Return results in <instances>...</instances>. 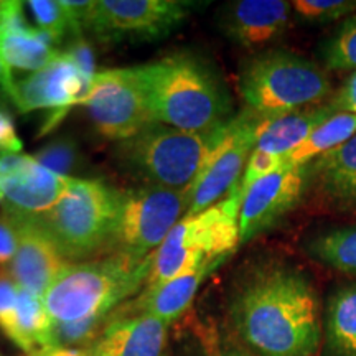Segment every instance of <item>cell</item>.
<instances>
[{"label": "cell", "mask_w": 356, "mask_h": 356, "mask_svg": "<svg viewBox=\"0 0 356 356\" xmlns=\"http://www.w3.org/2000/svg\"><path fill=\"white\" fill-rule=\"evenodd\" d=\"M229 318L254 356H315L322 345L317 291L296 267L264 264L249 270L231 297Z\"/></svg>", "instance_id": "6da1fadb"}, {"label": "cell", "mask_w": 356, "mask_h": 356, "mask_svg": "<svg viewBox=\"0 0 356 356\" xmlns=\"http://www.w3.org/2000/svg\"><path fill=\"white\" fill-rule=\"evenodd\" d=\"M132 70L154 124L204 132L229 121L225 88L202 58L177 53Z\"/></svg>", "instance_id": "7a4b0ae2"}, {"label": "cell", "mask_w": 356, "mask_h": 356, "mask_svg": "<svg viewBox=\"0 0 356 356\" xmlns=\"http://www.w3.org/2000/svg\"><path fill=\"white\" fill-rule=\"evenodd\" d=\"M152 256L132 261L121 254L74 262L44 293L53 322H74L91 315H111L145 286Z\"/></svg>", "instance_id": "3957f363"}, {"label": "cell", "mask_w": 356, "mask_h": 356, "mask_svg": "<svg viewBox=\"0 0 356 356\" xmlns=\"http://www.w3.org/2000/svg\"><path fill=\"white\" fill-rule=\"evenodd\" d=\"M226 124L204 132L150 124L131 139L118 142L115 162L144 185L190 190L208 155L225 134Z\"/></svg>", "instance_id": "277c9868"}, {"label": "cell", "mask_w": 356, "mask_h": 356, "mask_svg": "<svg viewBox=\"0 0 356 356\" xmlns=\"http://www.w3.org/2000/svg\"><path fill=\"white\" fill-rule=\"evenodd\" d=\"M238 88L249 111L275 118L322 101L332 84L314 61L292 51L267 50L244 61Z\"/></svg>", "instance_id": "5b68a950"}, {"label": "cell", "mask_w": 356, "mask_h": 356, "mask_svg": "<svg viewBox=\"0 0 356 356\" xmlns=\"http://www.w3.org/2000/svg\"><path fill=\"white\" fill-rule=\"evenodd\" d=\"M121 191L101 180L70 178L56 207L38 218L70 262L109 254Z\"/></svg>", "instance_id": "8992f818"}, {"label": "cell", "mask_w": 356, "mask_h": 356, "mask_svg": "<svg viewBox=\"0 0 356 356\" xmlns=\"http://www.w3.org/2000/svg\"><path fill=\"white\" fill-rule=\"evenodd\" d=\"M188 191L150 185L121 191L109 254H121L132 261L152 256L184 213L186 215Z\"/></svg>", "instance_id": "52a82bcc"}, {"label": "cell", "mask_w": 356, "mask_h": 356, "mask_svg": "<svg viewBox=\"0 0 356 356\" xmlns=\"http://www.w3.org/2000/svg\"><path fill=\"white\" fill-rule=\"evenodd\" d=\"M262 115L244 111L226 124L225 134L203 163L190 186V203L185 216H195L221 202L241 181L252 152Z\"/></svg>", "instance_id": "ba28073f"}, {"label": "cell", "mask_w": 356, "mask_h": 356, "mask_svg": "<svg viewBox=\"0 0 356 356\" xmlns=\"http://www.w3.org/2000/svg\"><path fill=\"white\" fill-rule=\"evenodd\" d=\"M190 7L178 0H92L83 29L108 43L155 40L180 25Z\"/></svg>", "instance_id": "9c48e42d"}, {"label": "cell", "mask_w": 356, "mask_h": 356, "mask_svg": "<svg viewBox=\"0 0 356 356\" xmlns=\"http://www.w3.org/2000/svg\"><path fill=\"white\" fill-rule=\"evenodd\" d=\"M83 106L96 131L111 140L131 139L154 124L132 68L97 73Z\"/></svg>", "instance_id": "30bf717a"}, {"label": "cell", "mask_w": 356, "mask_h": 356, "mask_svg": "<svg viewBox=\"0 0 356 356\" xmlns=\"http://www.w3.org/2000/svg\"><path fill=\"white\" fill-rule=\"evenodd\" d=\"M91 83L68 53L60 51L43 70L15 79V108L24 114L51 111L42 129V134H47L63 121L74 104H83Z\"/></svg>", "instance_id": "8fae6325"}, {"label": "cell", "mask_w": 356, "mask_h": 356, "mask_svg": "<svg viewBox=\"0 0 356 356\" xmlns=\"http://www.w3.org/2000/svg\"><path fill=\"white\" fill-rule=\"evenodd\" d=\"M70 178L48 170L32 155L2 157L0 190L3 193V210L19 216L43 218L63 197Z\"/></svg>", "instance_id": "7c38bea8"}, {"label": "cell", "mask_w": 356, "mask_h": 356, "mask_svg": "<svg viewBox=\"0 0 356 356\" xmlns=\"http://www.w3.org/2000/svg\"><path fill=\"white\" fill-rule=\"evenodd\" d=\"M309 186V165H284L256 181L243 197L239 211L241 244L274 226L299 204Z\"/></svg>", "instance_id": "4fadbf2b"}, {"label": "cell", "mask_w": 356, "mask_h": 356, "mask_svg": "<svg viewBox=\"0 0 356 356\" xmlns=\"http://www.w3.org/2000/svg\"><path fill=\"white\" fill-rule=\"evenodd\" d=\"M13 218L19 229V248L8 270L20 287L43 299L48 289L73 262L63 256L38 218Z\"/></svg>", "instance_id": "5bb4252c"}, {"label": "cell", "mask_w": 356, "mask_h": 356, "mask_svg": "<svg viewBox=\"0 0 356 356\" xmlns=\"http://www.w3.org/2000/svg\"><path fill=\"white\" fill-rule=\"evenodd\" d=\"M292 2L238 0L222 8L221 30L244 48L264 47L282 37L291 22Z\"/></svg>", "instance_id": "9a60e30c"}, {"label": "cell", "mask_w": 356, "mask_h": 356, "mask_svg": "<svg viewBox=\"0 0 356 356\" xmlns=\"http://www.w3.org/2000/svg\"><path fill=\"white\" fill-rule=\"evenodd\" d=\"M168 323L154 315H111L88 356H165Z\"/></svg>", "instance_id": "2e32d148"}, {"label": "cell", "mask_w": 356, "mask_h": 356, "mask_svg": "<svg viewBox=\"0 0 356 356\" xmlns=\"http://www.w3.org/2000/svg\"><path fill=\"white\" fill-rule=\"evenodd\" d=\"M225 259H208L203 264L191 267L178 277L168 280L152 292H140L136 300L129 302L119 310H114V315H154L170 325L173 320L185 314L190 309L191 302L202 287L203 280Z\"/></svg>", "instance_id": "e0dca14e"}, {"label": "cell", "mask_w": 356, "mask_h": 356, "mask_svg": "<svg viewBox=\"0 0 356 356\" xmlns=\"http://www.w3.org/2000/svg\"><path fill=\"white\" fill-rule=\"evenodd\" d=\"M309 185L332 208L356 211V136L309 163Z\"/></svg>", "instance_id": "ac0fdd59"}, {"label": "cell", "mask_w": 356, "mask_h": 356, "mask_svg": "<svg viewBox=\"0 0 356 356\" xmlns=\"http://www.w3.org/2000/svg\"><path fill=\"white\" fill-rule=\"evenodd\" d=\"M337 113L330 106H310L275 118H261L256 134L257 152L286 157L302 142L309 139L312 132Z\"/></svg>", "instance_id": "d6986e66"}, {"label": "cell", "mask_w": 356, "mask_h": 356, "mask_svg": "<svg viewBox=\"0 0 356 356\" xmlns=\"http://www.w3.org/2000/svg\"><path fill=\"white\" fill-rule=\"evenodd\" d=\"M56 44L37 26H30L24 19V7L15 12L0 30V53L3 61L15 74H30L43 70L58 53Z\"/></svg>", "instance_id": "ffe728a7"}, {"label": "cell", "mask_w": 356, "mask_h": 356, "mask_svg": "<svg viewBox=\"0 0 356 356\" xmlns=\"http://www.w3.org/2000/svg\"><path fill=\"white\" fill-rule=\"evenodd\" d=\"M328 356H356V284L333 293L323 323Z\"/></svg>", "instance_id": "44dd1931"}, {"label": "cell", "mask_w": 356, "mask_h": 356, "mask_svg": "<svg viewBox=\"0 0 356 356\" xmlns=\"http://www.w3.org/2000/svg\"><path fill=\"white\" fill-rule=\"evenodd\" d=\"M53 320L42 297L19 286L15 309V328L10 340L26 355L51 346Z\"/></svg>", "instance_id": "7402d4cb"}, {"label": "cell", "mask_w": 356, "mask_h": 356, "mask_svg": "<svg viewBox=\"0 0 356 356\" xmlns=\"http://www.w3.org/2000/svg\"><path fill=\"white\" fill-rule=\"evenodd\" d=\"M353 136H356V114L337 111L310 134L309 139L286 155V163L293 167L309 165L323 154L343 145Z\"/></svg>", "instance_id": "603a6c76"}, {"label": "cell", "mask_w": 356, "mask_h": 356, "mask_svg": "<svg viewBox=\"0 0 356 356\" xmlns=\"http://www.w3.org/2000/svg\"><path fill=\"white\" fill-rule=\"evenodd\" d=\"M314 259L341 274L356 275V226L332 229L309 243Z\"/></svg>", "instance_id": "cb8c5ba5"}, {"label": "cell", "mask_w": 356, "mask_h": 356, "mask_svg": "<svg viewBox=\"0 0 356 356\" xmlns=\"http://www.w3.org/2000/svg\"><path fill=\"white\" fill-rule=\"evenodd\" d=\"M25 6L32 13L37 29L48 35L55 44L63 42L66 35L81 37V33L76 32L71 22L63 0H30Z\"/></svg>", "instance_id": "d4e9b609"}, {"label": "cell", "mask_w": 356, "mask_h": 356, "mask_svg": "<svg viewBox=\"0 0 356 356\" xmlns=\"http://www.w3.org/2000/svg\"><path fill=\"white\" fill-rule=\"evenodd\" d=\"M111 315H91L74 322H53L51 345L65 346V348L91 346L109 323Z\"/></svg>", "instance_id": "484cf974"}, {"label": "cell", "mask_w": 356, "mask_h": 356, "mask_svg": "<svg viewBox=\"0 0 356 356\" xmlns=\"http://www.w3.org/2000/svg\"><path fill=\"white\" fill-rule=\"evenodd\" d=\"M323 60L328 70L356 73V12L346 17L335 35L325 43Z\"/></svg>", "instance_id": "4316f807"}, {"label": "cell", "mask_w": 356, "mask_h": 356, "mask_svg": "<svg viewBox=\"0 0 356 356\" xmlns=\"http://www.w3.org/2000/svg\"><path fill=\"white\" fill-rule=\"evenodd\" d=\"M292 10L309 24H330L356 12V0H296Z\"/></svg>", "instance_id": "83f0119b"}, {"label": "cell", "mask_w": 356, "mask_h": 356, "mask_svg": "<svg viewBox=\"0 0 356 356\" xmlns=\"http://www.w3.org/2000/svg\"><path fill=\"white\" fill-rule=\"evenodd\" d=\"M78 147L68 137L63 139H55L48 142L43 149H40L35 160L47 167L53 173L61 177H70V173L76 168L78 163Z\"/></svg>", "instance_id": "f1b7e54d"}, {"label": "cell", "mask_w": 356, "mask_h": 356, "mask_svg": "<svg viewBox=\"0 0 356 356\" xmlns=\"http://www.w3.org/2000/svg\"><path fill=\"white\" fill-rule=\"evenodd\" d=\"M284 165H286V157H279V155H270L254 150L251 157H249L246 170H244L241 181H239V191H241L243 197L256 181L262 180V178L270 175V173L280 170Z\"/></svg>", "instance_id": "f546056e"}, {"label": "cell", "mask_w": 356, "mask_h": 356, "mask_svg": "<svg viewBox=\"0 0 356 356\" xmlns=\"http://www.w3.org/2000/svg\"><path fill=\"white\" fill-rule=\"evenodd\" d=\"M19 284L10 270H0V330L7 338H12L15 328V309Z\"/></svg>", "instance_id": "4dcf8cb0"}, {"label": "cell", "mask_w": 356, "mask_h": 356, "mask_svg": "<svg viewBox=\"0 0 356 356\" xmlns=\"http://www.w3.org/2000/svg\"><path fill=\"white\" fill-rule=\"evenodd\" d=\"M19 248V229L12 213L0 211V270L10 269Z\"/></svg>", "instance_id": "1f68e13d"}, {"label": "cell", "mask_w": 356, "mask_h": 356, "mask_svg": "<svg viewBox=\"0 0 356 356\" xmlns=\"http://www.w3.org/2000/svg\"><path fill=\"white\" fill-rule=\"evenodd\" d=\"M200 337H202L204 356H254L241 343L226 340L216 330H204Z\"/></svg>", "instance_id": "d6a6232c"}, {"label": "cell", "mask_w": 356, "mask_h": 356, "mask_svg": "<svg viewBox=\"0 0 356 356\" xmlns=\"http://www.w3.org/2000/svg\"><path fill=\"white\" fill-rule=\"evenodd\" d=\"M68 53L71 60L76 63L79 71L84 74V78H88L89 81H92L96 76V61H95V53H92V48L89 47L88 42H84L83 37H76L73 42L70 43Z\"/></svg>", "instance_id": "836d02e7"}, {"label": "cell", "mask_w": 356, "mask_h": 356, "mask_svg": "<svg viewBox=\"0 0 356 356\" xmlns=\"http://www.w3.org/2000/svg\"><path fill=\"white\" fill-rule=\"evenodd\" d=\"M22 149H24V144L15 131L10 111L0 109V159L20 154Z\"/></svg>", "instance_id": "e575fe53"}, {"label": "cell", "mask_w": 356, "mask_h": 356, "mask_svg": "<svg viewBox=\"0 0 356 356\" xmlns=\"http://www.w3.org/2000/svg\"><path fill=\"white\" fill-rule=\"evenodd\" d=\"M15 108V78L0 53V109Z\"/></svg>", "instance_id": "d590c367"}, {"label": "cell", "mask_w": 356, "mask_h": 356, "mask_svg": "<svg viewBox=\"0 0 356 356\" xmlns=\"http://www.w3.org/2000/svg\"><path fill=\"white\" fill-rule=\"evenodd\" d=\"M337 111H345V113H355L356 114V73L351 76L338 96L333 101Z\"/></svg>", "instance_id": "8d00e7d4"}, {"label": "cell", "mask_w": 356, "mask_h": 356, "mask_svg": "<svg viewBox=\"0 0 356 356\" xmlns=\"http://www.w3.org/2000/svg\"><path fill=\"white\" fill-rule=\"evenodd\" d=\"M29 356H88L86 348H65V346H47V348L37 350Z\"/></svg>", "instance_id": "74e56055"}, {"label": "cell", "mask_w": 356, "mask_h": 356, "mask_svg": "<svg viewBox=\"0 0 356 356\" xmlns=\"http://www.w3.org/2000/svg\"><path fill=\"white\" fill-rule=\"evenodd\" d=\"M24 2H19V0H0V30L2 26L7 24V20L10 19L15 12H19L22 7H24Z\"/></svg>", "instance_id": "f35d334b"}, {"label": "cell", "mask_w": 356, "mask_h": 356, "mask_svg": "<svg viewBox=\"0 0 356 356\" xmlns=\"http://www.w3.org/2000/svg\"><path fill=\"white\" fill-rule=\"evenodd\" d=\"M3 202V193H2V190H0V203Z\"/></svg>", "instance_id": "ab89813d"}]
</instances>
